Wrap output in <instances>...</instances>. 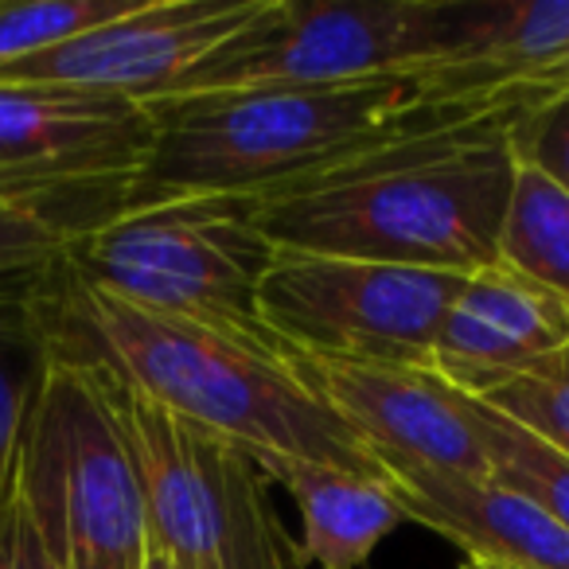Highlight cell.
<instances>
[{
  "label": "cell",
  "mask_w": 569,
  "mask_h": 569,
  "mask_svg": "<svg viewBox=\"0 0 569 569\" xmlns=\"http://www.w3.org/2000/svg\"><path fill=\"white\" fill-rule=\"evenodd\" d=\"M36 317L56 359L98 367L113 382L164 406L246 452H284L379 476L359 437L312 395L273 340L222 332L106 293L59 253L36 273Z\"/></svg>",
  "instance_id": "obj_1"
},
{
  "label": "cell",
  "mask_w": 569,
  "mask_h": 569,
  "mask_svg": "<svg viewBox=\"0 0 569 569\" xmlns=\"http://www.w3.org/2000/svg\"><path fill=\"white\" fill-rule=\"evenodd\" d=\"M538 106V102H535ZM535 106L406 137L250 196L273 250L476 273L499 261L515 157L507 129Z\"/></svg>",
  "instance_id": "obj_2"
},
{
  "label": "cell",
  "mask_w": 569,
  "mask_h": 569,
  "mask_svg": "<svg viewBox=\"0 0 569 569\" xmlns=\"http://www.w3.org/2000/svg\"><path fill=\"white\" fill-rule=\"evenodd\" d=\"M550 94L558 90L457 102L426 71H413L312 90L160 98L144 106L152 144L129 183L126 207L180 196H258L382 144L465 126L507 106H535Z\"/></svg>",
  "instance_id": "obj_3"
},
{
  "label": "cell",
  "mask_w": 569,
  "mask_h": 569,
  "mask_svg": "<svg viewBox=\"0 0 569 569\" xmlns=\"http://www.w3.org/2000/svg\"><path fill=\"white\" fill-rule=\"evenodd\" d=\"M90 371L133 457L149 550L172 569H305L301 542L284 530L266 472L242 445Z\"/></svg>",
  "instance_id": "obj_4"
},
{
  "label": "cell",
  "mask_w": 569,
  "mask_h": 569,
  "mask_svg": "<svg viewBox=\"0 0 569 569\" xmlns=\"http://www.w3.org/2000/svg\"><path fill=\"white\" fill-rule=\"evenodd\" d=\"M63 258L129 305L273 340L258 312L273 246L253 222L250 196H180L126 207L74 238Z\"/></svg>",
  "instance_id": "obj_5"
},
{
  "label": "cell",
  "mask_w": 569,
  "mask_h": 569,
  "mask_svg": "<svg viewBox=\"0 0 569 569\" xmlns=\"http://www.w3.org/2000/svg\"><path fill=\"white\" fill-rule=\"evenodd\" d=\"M17 476L40 550L59 569H141V483L90 367L51 356Z\"/></svg>",
  "instance_id": "obj_6"
},
{
  "label": "cell",
  "mask_w": 569,
  "mask_h": 569,
  "mask_svg": "<svg viewBox=\"0 0 569 569\" xmlns=\"http://www.w3.org/2000/svg\"><path fill=\"white\" fill-rule=\"evenodd\" d=\"M152 144L129 98L48 82H0V203L82 238L126 207Z\"/></svg>",
  "instance_id": "obj_7"
},
{
  "label": "cell",
  "mask_w": 569,
  "mask_h": 569,
  "mask_svg": "<svg viewBox=\"0 0 569 569\" xmlns=\"http://www.w3.org/2000/svg\"><path fill=\"white\" fill-rule=\"evenodd\" d=\"M441 0H269L168 98L312 90L429 71Z\"/></svg>",
  "instance_id": "obj_8"
},
{
  "label": "cell",
  "mask_w": 569,
  "mask_h": 569,
  "mask_svg": "<svg viewBox=\"0 0 569 569\" xmlns=\"http://www.w3.org/2000/svg\"><path fill=\"white\" fill-rule=\"evenodd\" d=\"M465 273L273 250L258 289L261 328L284 351L387 367H433V343Z\"/></svg>",
  "instance_id": "obj_9"
},
{
  "label": "cell",
  "mask_w": 569,
  "mask_h": 569,
  "mask_svg": "<svg viewBox=\"0 0 569 569\" xmlns=\"http://www.w3.org/2000/svg\"><path fill=\"white\" fill-rule=\"evenodd\" d=\"M269 0H141L121 17L0 71V82H48L149 106L168 98L211 51L261 17Z\"/></svg>",
  "instance_id": "obj_10"
},
{
  "label": "cell",
  "mask_w": 569,
  "mask_h": 569,
  "mask_svg": "<svg viewBox=\"0 0 569 569\" xmlns=\"http://www.w3.org/2000/svg\"><path fill=\"white\" fill-rule=\"evenodd\" d=\"M301 382L359 437L371 457L437 472L496 476L472 406L429 367H387L289 351Z\"/></svg>",
  "instance_id": "obj_11"
},
{
  "label": "cell",
  "mask_w": 569,
  "mask_h": 569,
  "mask_svg": "<svg viewBox=\"0 0 569 569\" xmlns=\"http://www.w3.org/2000/svg\"><path fill=\"white\" fill-rule=\"evenodd\" d=\"M429 82L445 98L569 87V0H441Z\"/></svg>",
  "instance_id": "obj_12"
},
{
  "label": "cell",
  "mask_w": 569,
  "mask_h": 569,
  "mask_svg": "<svg viewBox=\"0 0 569 569\" xmlns=\"http://www.w3.org/2000/svg\"><path fill=\"white\" fill-rule=\"evenodd\" d=\"M569 348V305L503 261L465 277L433 343V367L476 398Z\"/></svg>",
  "instance_id": "obj_13"
},
{
  "label": "cell",
  "mask_w": 569,
  "mask_h": 569,
  "mask_svg": "<svg viewBox=\"0 0 569 569\" xmlns=\"http://www.w3.org/2000/svg\"><path fill=\"white\" fill-rule=\"evenodd\" d=\"M406 515L465 550L468 561L503 569H569V530L527 491L499 476L437 472L410 460L375 457Z\"/></svg>",
  "instance_id": "obj_14"
},
{
  "label": "cell",
  "mask_w": 569,
  "mask_h": 569,
  "mask_svg": "<svg viewBox=\"0 0 569 569\" xmlns=\"http://www.w3.org/2000/svg\"><path fill=\"white\" fill-rule=\"evenodd\" d=\"M266 480H277L301 511V553L320 569H363L375 546L410 522L382 476L348 472L284 452H250Z\"/></svg>",
  "instance_id": "obj_15"
},
{
  "label": "cell",
  "mask_w": 569,
  "mask_h": 569,
  "mask_svg": "<svg viewBox=\"0 0 569 569\" xmlns=\"http://www.w3.org/2000/svg\"><path fill=\"white\" fill-rule=\"evenodd\" d=\"M36 273L0 281V491L12 476L28 418L51 363L48 340L36 317Z\"/></svg>",
  "instance_id": "obj_16"
},
{
  "label": "cell",
  "mask_w": 569,
  "mask_h": 569,
  "mask_svg": "<svg viewBox=\"0 0 569 569\" xmlns=\"http://www.w3.org/2000/svg\"><path fill=\"white\" fill-rule=\"evenodd\" d=\"M499 261L569 305V196L519 160L499 227Z\"/></svg>",
  "instance_id": "obj_17"
},
{
  "label": "cell",
  "mask_w": 569,
  "mask_h": 569,
  "mask_svg": "<svg viewBox=\"0 0 569 569\" xmlns=\"http://www.w3.org/2000/svg\"><path fill=\"white\" fill-rule=\"evenodd\" d=\"M468 406H472V418L480 426V437L488 445L491 468H496L499 480L527 491L535 503H542L569 530V457H561L553 445H546L530 429L515 426L511 418L496 413L491 406L476 402V398H468Z\"/></svg>",
  "instance_id": "obj_18"
},
{
  "label": "cell",
  "mask_w": 569,
  "mask_h": 569,
  "mask_svg": "<svg viewBox=\"0 0 569 569\" xmlns=\"http://www.w3.org/2000/svg\"><path fill=\"white\" fill-rule=\"evenodd\" d=\"M141 0H28L0 4V71L67 43L106 20L121 17Z\"/></svg>",
  "instance_id": "obj_19"
},
{
  "label": "cell",
  "mask_w": 569,
  "mask_h": 569,
  "mask_svg": "<svg viewBox=\"0 0 569 569\" xmlns=\"http://www.w3.org/2000/svg\"><path fill=\"white\" fill-rule=\"evenodd\" d=\"M476 402L491 406L569 457V348L488 387L476 395Z\"/></svg>",
  "instance_id": "obj_20"
},
{
  "label": "cell",
  "mask_w": 569,
  "mask_h": 569,
  "mask_svg": "<svg viewBox=\"0 0 569 569\" xmlns=\"http://www.w3.org/2000/svg\"><path fill=\"white\" fill-rule=\"evenodd\" d=\"M507 149L569 196V87L522 113L507 129Z\"/></svg>",
  "instance_id": "obj_21"
},
{
  "label": "cell",
  "mask_w": 569,
  "mask_h": 569,
  "mask_svg": "<svg viewBox=\"0 0 569 569\" xmlns=\"http://www.w3.org/2000/svg\"><path fill=\"white\" fill-rule=\"evenodd\" d=\"M67 246H71V238L51 222H43L40 214L0 203V281L51 266Z\"/></svg>",
  "instance_id": "obj_22"
},
{
  "label": "cell",
  "mask_w": 569,
  "mask_h": 569,
  "mask_svg": "<svg viewBox=\"0 0 569 569\" xmlns=\"http://www.w3.org/2000/svg\"><path fill=\"white\" fill-rule=\"evenodd\" d=\"M0 569H43V550L32 519H28L24 496H20L17 465H12L9 483L0 491Z\"/></svg>",
  "instance_id": "obj_23"
},
{
  "label": "cell",
  "mask_w": 569,
  "mask_h": 569,
  "mask_svg": "<svg viewBox=\"0 0 569 569\" xmlns=\"http://www.w3.org/2000/svg\"><path fill=\"white\" fill-rule=\"evenodd\" d=\"M141 569H172V566H168V561H164V558H160V553H157V550H149V546H144V558H141Z\"/></svg>",
  "instance_id": "obj_24"
},
{
  "label": "cell",
  "mask_w": 569,
  "mask_h": 569,
  "mask_svg": "<svg viewBox=\"0 0 569 569\" xmlns=\"http://www.w3.org/2000/svg\"><path fill=\"white\" fill-rule=\"evenodd\" d=\"M460 569H503V566H488V561H460Z\"/></svg>",
  "instance_id": "obj_25"
},
{
  "label": "cell",
  "mask_w": 569,
  "mask_h": 569,
  "mask_svg": "<svg viewBox=\"0 0 569 569\" xmlns=\"http://www.w3.org/2000/svg\"><path fill=\"white\" fill-rule=\"evenodd\" d=\"M43 569H59V566H56V561H51V558H48V553H43Z\"/></svg>",
  "instance_id": "obj_26"
}]
</instances>
